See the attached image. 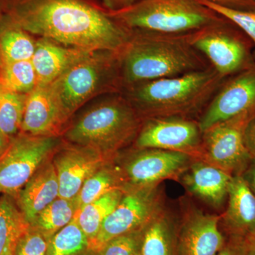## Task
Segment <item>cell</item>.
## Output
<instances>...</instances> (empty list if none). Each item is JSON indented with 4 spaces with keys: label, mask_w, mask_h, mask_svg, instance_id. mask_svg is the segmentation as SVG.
<instances>
[{
    "label": "cell",
    "mask_w": 255,
    "mask_h": 255,
    "mask_svg": "<svg viewBox=\"0 0 255 255\" xmlns=\"http://www.w3.org/2000/svg\"><path fill=\"white\" fill-rule=\"evenodd\" d=\"M142 123L135 109L121 92L107 97L84 112L63 134L67 142L85 146L113 159L135 141Z\"/></svg>",
    "instance_id": "4"
},
{
    "label": "cell",
    "mask_w": 255,
    "mask_h": 255,
    "mask_svg": "<svg viewBox=\"0 0 255 255\" xmlns=\"http://www.w3.org/2000/svg\"><path fill=\"white\" fill-rule=\"evenodd\" d=\"M226 241L221 216L191 209L175 228L174 255H216Z\"/></svg>",
    "instance_id": "14"
},
{
    "label": "cell",
    "mask_w": 255,
    "mask_h": 255,
    "mask_svg": "<svg viewBox=\"0 0 255 255\" xmlns=\"http://www.w3.org/2000/svg\"><path fill=\"white\" fill-rule=\"evenodd\" d=\"M78 210L76 199L58 197L37 215L29 225L48 240L73 221Z\"/></svg>",
    "instance_id": "25"
},
{
    "label": "cell",
    "mask_w": 255,
    "mask_h": 255,
    "mask_svg": "<svg viewBox=\"0 0 255 255\" xmlns=\"http://www.w3.org/2000/svg\"><path fill=\"white\" fill-rule=\"evenodd\" d=\"M255 112V64L226 78L198 119L201 131L241 114Z\"/></svg>",
    "instance_id": "13"
},
{
    "label": "cell",
    "mask_w": 255,
    "mask_h": 255,
    "mask_svg": "<svg viewBox=\"0 0 255 255\" xmlns=\"http://www.w3.org/2000/svg\"><path fill=\"white\" fill-rule=\"evenodd\" d=\"M90 52L92 51L63 46L51 40L38 38L31 58L38 80L37 85L53 83Z\"/></svg>",
    "instance_id": "20"
},
{
    "label": "cell",
    "mask_w": 255,
    "mask_h": 255,
    "mask_svg": "<svg viewBox=\"0 0 255 255\" xmlns=\"http://www.w3.org/2000/svg\"><path fill=\"white\" fill-rule=\"evenodd\" d=\"M36 41L32 35L6 20H0V61L31 60Z\"/></svg>",
    "instance_id": "23"
},
{
    "label": "cell",
    "mask_w": 255,
    "mask_h": 255,
    "mask_svg": "<svg viewBox=\"0 0 255 255\" xmlns=\"http://www.w3.org/2000/svg\"><path fill=\"white\" fill-rule=\"evenodd\" d=\"M59 196V183L52 158L37 170L15 198L29 224L37 215Z\"/></svg>",
    "instance_id": "19"
},
{
    "label": "cell",
    "mask_w": 255,
    "mask_h": 255,
    "mask_svg": "<svg viewBox=\"0 0 255 255\" xmlns=\"http://www.w3.org/2000/svg\"><path fill=\"white\" fill-rule=\"evenodd\" d=\"M88 246V238L75 217L48 239L46 255H76Z\"/></svg>",
    "instance_id": "29"
},
{
    "label": "cell",
    "mask_w": 255,
    "mask_h": 255,
    "mask_svg": "<svg viewBox=\"0 0 255 255\" xmlns=\"http://www.w3.org/2000/svg\"><path fill=\"white\" fill-rule=\"evenodd\" d=\"M3 12L31 35L87 51L119 53L130 33L100 0H4Z\"/></svg>",
    "instance_id": "1"
},
{
    "label": "cell",
    "mask_w": 255,
    "mask_h": 255,
    "mask_svg": "<svg viewBox=\"0 0 255 255\" xmlns=\"http://www.w3.org/2000/svg\"><path fill=\"white\" fill-rule=\"evenodd\" d=\"M125 191L120 189L109 191L77 211L75 219L89 242L98 234L104 221L118 205Z\"/></svg>",
    "instance_id": "24"
},
{
    "label": "cell",
    "mask_w": 255,
    "mask_h": 255,
    "mask_svg": "<svg viewBox=\"0 0 255 255\" xmlns=\"http://www.w3.org/2000/svg\"><path fill=\"white\" fill-rule=\"evenodd\" d=\"M247 255H255V233L246 238Z\"/></svg>",
    "instance_id": "39"
},
{
    "label": "cell",
    "mask_w": 255,
    "mask_h": 255,
    "mask_svg": "<svg viewBox=\"0 0 255 255\" xmlns=\"http://www.w3.org/2000/svg\"><path fill=\"white\" fill-rule=\"evenodd\" d=\"M29 226L14 198L1 194L0 196V255H14L20 238Z\"/></svg>",
    "instance_id": "22"
},
{
    "label": "cell",
    "mask_w": 255,
    "mask_h": 255,
    "mask_svg": "<svg viewBox=\"0 0 255 255\" xmlns=\"http://www.w3.org/2000/svg\"><path fill=\"white\" fill-rule=\"evenodd\" d=\"M213 4L238 11H255V0H206Z\"/></svg>",
    "instance_id": "34"
},
{
    "label": "cell",
    "mask_w": 255,
    "mask_h": 255,
    "mask_svg": "<svg viewBox=\"0 0 255 255\" xmlns=\"http://www.w3.org/2000/svg\"><path fill=\"white\" fill-rule=\"evenodd\" d=\"M112 159L90 147L60 144L52 157L59 183L58 197L76 199L87 178Z\"/></svg>",
    "instance_id": "15"
},
{
    "label": "cell",
    "mask_w": 255,
    "mask_h": 255,
    "mask_svg": "<svg viewBox=\"0 0 255 255\" xmlns=\"http://www.w3.org/2000/svg\"><path fill=\"white\" fill-rule=\"evenodd\" d=\"M216 255H247L246 238L226 237L224 246Z\"/></svg>",
    "instance_id": "33"
},
{
    "label": "cell",
    "mask_w": 255,
    "mask_h": 255,
    "mask_svg": "<svg viewBox=\"0 0 255 255\" xmlns=\"http://www.w3.org/2000/svg\"><path fill=\"white\" fill-rule=\"evenodd\" d=\"M243 138L247 150L251 157L255 159V113L245 127Z\"/></svg>",
    "instance_id": "35"
},
{
    "label": "cell",
    "mask_w": 255,
    "mask_h": 255,
    "mask_svg": "<svg viewBox=\"0 0 255 255\" xmlns=\"http://www.w3.org/2000/svg\"><path fill=\"white\" fill-rule=\"evenodd\" d=\"M61 143L60 137L35 136L22 132L13 137L0 157V194L15 199Z\"/></svg>",
    "instance_id": "9"
},
{
    "label": "cell",
    "mask_w": 255,
    "mask_h": 255,
    "mask_svg": "<svg viewBox=\"0 0 255 255\" xmlns=\"http://www.w3.org/2000/svg\"><path fill=\"white\" fill-rule=\"evenodd\" d=\"M226 78L212 67L124 87L121 93L142 120L182 117L198 120Z\"/></svg>",
    "instance_id": "3"
},
{
    "label": "cell",
    "mask_w": 255,
    "mask_h": 255,
    "mask_svg": "<svg viewBox=\"0 0 255 255\" xmlns=\"http://www.w3.org/2000/svg\"><path fill=\"white\" fill-rule=\"evenodd\" d=\"M255 113L241 114L203 132L201 160L231 175H241L253 159L245 145L243 132L247 123Z\"/></svg>",
    "instance_id": "10"
},
{
    "label": "cell",
    "mask_w": 255,
    "mask_h": 255,
    "mask_svg": "<svg viewBox=\"0 0 255 255\" xmlns=\"http://www.w3.org/2000/svg\"><path fill=\"white\" fill-rule=\"evenodd\" d=\"M175 226L162 213L146 228L142 255H174Z\"/></svg>",
    "instance_id": "26"
},
{
    "label": "cell",
    "mask_w": 255,
    "mask_h": 255,
    "mask_svg": "<svg viewBox=\"0 0 255 255\" xmlns=\"http://www.w3.org/2000/svg\"><path fill=\"white\" fill-rule=\"evenodd\" d=\"M136 255H142L141 251H140V253H137Z\"/></svg>",
    "instance_id": "42"
},
{
    "label": "cell",
    "mask_w": 255,
    "mask_h": 255,
    "mask_svg": "<svg viewBox=\"0 0 255 255\" xmlns=\"http://www.w3.org/2000/svg\"><path fill=\"white\" fill-rule=\"evenodd\" d=\"M104 7L108 11H121L130 7L141 0H100Z\"/></svg>",
    "instance_id": "36"
},
{
    "label": "cell",
    "mask_w": 255,
    "mask_h": 255,
    "mask_svg": "<svg viewBox=\"0 0 255 255\" xmlns=\"http://www.w3.org/2000/svg\"><path fill=\"white\" fill-rule=\"evenodd\" d=\"M70 119L50 85H37L26 97L21 132L35 136L60 137Z\"/></svg>",
    "instance_id": "16"
},
{
    "label": "cell",
    "mask_w": 255,
    "mask_h": 255,
    "mask_svg": "<svg viewBox=\"0 0 255 255\" xmlns=\"http://www.w3.org/2000/svg\"><path fill=\"white\" fill-rule=\"evenodd\" d=\"M64 111L73 114L94 97L122 92L119 53H89L50 84Z\"/></svg>",
    "instance_id": "5"
},
{
    "label": "cell",
    "mask_w": 255,
    "mask_h": 255,
    "mask_svg": "<svg viewBox=\"0 0 255 255\" xmlns=\"http://www.w3.org/2000/svg\"><path fill=\"white\" fill-rule=\"evenodd\" d=\"M233 176L201 159H195L181 175L184 187L193 195L216 209L228 198Z\"/></svg>",
    "instance_id": "18"
},
{
    "label": "cell",
    "mask_w": 255,
    "mask_h": 255,
    "mask_svg": "<svg viewBox=\"0 0 255 255\" xmlns=\"http://www.w3.org/2000/svg\"><path fill=\"white\" fill-rule=\"evenodd\" d=\"M135 148H155L184 152L196 159L203 157V132L196 119L161 117L142 121Z\"/></svg>",
    "instance_id": "11"
},
{
    "label": "cell",
    "mask_w": 255,
    "mask_h": 255,
    "mask_svg": "<svg viewBox=\"0 0 255 255\" xmlns=\"http://www.w3.org/2000/svg\"><path fill=\"white\" fill-rule=\"evenodd\" d=\"M129 31L127 42L119 53L122 89L211 67L205 57L191 44L187 33Z\"/></svg>",
    "instance_id": "2"
},
{
    "label": "cell",
    "mask_w": 255,
    "mask_h": 255,
    "mask_svg": "<svg viewBox=\"0 0 255 255\" xmlns=\"http://www.w3.org/2000/svg\"><path fill=\"white\" fill-rule=\"evenodd\" d=\"M199 1L217 14L231 20L243 30L254 45L255 58V11H238L223 7L206 0H199Z\"/></svg>",
    "instance_id": "31"
},
{
    "label": "cell",
    "mask_w": 255,
    "mask_h": 255,
    "mask_svg": "<svg viewBox=\"0 0 255 255\" xmlns=\"http://www.w3.org/2000/svg\"><path fill=\"white\" fill-rule=\"evenodd\" d=\"M164 212L159 184L128 188L117 207L104 221L98 234L89 242L88 248L98 252L114 238L147 228Z\"/></svg>",
    "instance_id": "8"
},
{
    "label": "cell",
    "mask_w": 255,
    "mask_h": 255,
    "mask_svg": "<svg viewBox=\"0 0 255 255\" xmlns=\"http://www.w3.org/2000/svg\"><path fill=\"white\" fill-rule=\"evenodd\" d=\"M26 97L0 85V132L4 135L14 137L21 132Z\"/></svg>",
    "instance_id": "28"
},
{
    "label": "cell",
    "mask_w": 255,
    "mask_h": 255,
    "mask_svg": "<svg viewBox=\"0 0 255 255\" xmlns=\"http://www.w3.org/2000/svg\"><path fill=\"white\" fill-rule=\"evenodd\" d=\"M48 241L44 235L29 226L20 238L14 255H46Z\"/></svg>",
    "instance_id": "32"
},
{
    "label": "cell",
    "mask_w": 255,
    "mask_h": 255,
    "mask_svg": "<svg viewBox=\"0 0 255 255\" xmlns=\"http://www.w3.org/2000/svg\"><path fill=\"white\" fill-rule=\"evenodd\" d=\"M228 206L221 216L226 237L247 238L255 233V196L241 175L233 176L228 192Z\"/></svg>",
    "instance_id": "17"
},
{
    "label": "cell",
    "mask_w": 255,
    "mask_h": 255,
    "mask_svg": "<svg viewBox=\"0 0 255 255\" xmlns=\"http://www.w3.org/2000/svg\"><path fill=\"white\" fill-rule=\"evenodd\" d=\"M76 255H100V254H99L98 252L92 251V250L87 248L85 251H82Z\"/></svg>",
    "instance_id": "40"
},
{
    "label": "cell",
    "mask_w": 255,
    "mask_h": 255,
    "mask_svg": "<svg viewBox=\"0 0 255 255\" xmlns=\"http://www.w3.org/2000/svg\"><path fill=\"white\" fill-rule=\"evenodd\" d=\"M38 85L31 60L0 61V85L11 91L28 95Z\"/></svg>",
    "instance_id": "27"
},
{
    "label": "cell",
    "mask_w": 255,
    "mask_h": 255,
    "mask_svg": "<svg viewBox=\"0 0 255 255\" xmlns=\"http://www.w3.org/2000/svg\"><path fill=\"white\" fill-rule=\"evenodd\" d=\"M196 159L184 152L160 149L136 148L121 166L127 189L158 185L178 179Z\"/></svg>",
    "instance_id": "12"
},
{
    "label": "cell",
    "mask_w": 255,
    "mask_h": 255,
    "mask_svg": "<svg viewBox=\"0 0 255 255\" xmlns=\"http://www.w3.org/2000/svg\"><path fill=\"white\" fill-rule=\"evenodd\" d=\"M109 14L128 30L188 33L218 22L223 16L199 0H141Z\"/></svg>",
    "instance_id": "6"
},
{
    "label": "cell",
    "mask_w": 255,
    "mask_h": 255,
    "mask_svg": "<svg viewBox=\"0 0 255 255\" xmlns=\"http://www.w3.org/2000/svg\"><path fill=\"white\" fill-rule=\"evenodd\" d=\"M3 5H4V0H0V20L2 17L3 14Z\"/></svg>",
    "instance_id": "41"
},
{
    "label": "cell",
    "mask_w": 255,
    "mask_h": 255,
    "mask_svg": "<svg viewBox=\"0 0 255 255\" xmlns=\"http://www.w3.org/2000/svg\"><path fill=\"white\" fill-rule=\"evenodd\" d=\"M13 137L7 136L2 132H0V157L4 155L11 143Z\"/></svg>",
    "instance_id": "38"
},
{
    "label": "cell",
    "mask_w": 255,
    "mask_h": 255,
    "mask_svg": "<svg viewBox=\"0 0 255 255\" xmlns=\"http://www.w3.org/2000/svg\"><path fill=\"white\" fill-rule=\"evenodd\" d=\"M147 228L126 233L110 240L98 251L99 254L136 255L141 251L144 234Z\"/></svg>",
    "instance_id": "30"
},
{
    "label": "cell",
    "mask_w": 255,
    "mask_h": 255,
    "mask_svg": "<svg viewBox=\"0 0 255 255\" xmlns=\"http://www.w3.org/2000/svg\"><path fill=\"white\" fill-rule=\"evenodd\" d=\"M188 39L220 75L228 78L255 64L249 37L223 16L218 22L187 33Z\"/></svg>",
    "instance_id": "7"
},
{
    "label": "cell",
    "mask_w": 255,
    "mask_h": 255,
    "mask_svg": "<svg viewBox=\"0 0 255 255\" xmlns=\"http://www.w3.org/2000/svg\"><path fill=\"white\" fill-rule=\"evenodd\" d=\"M117 189L125 191L127 184L121 167L114 165L111 160L97 169L82 184L76 197L78 211Z\"/></svg>",
    "instance_id": "21"
},
{
    "label": "cell",
    "mask_w": 255,
    "mask_h": 255,
    "mask_svg": "<svg viewBox=\"0 0 255 255\" xmlns=\"http://www.w3.org/2000/svg\"><path fill=\"white\" fill-rule=\"evenodd\" d=\"M247 184L255 196V159H251L247 168L241 174Z\"/></svg>",
    "instance_id": "37"
}]
</instances>
